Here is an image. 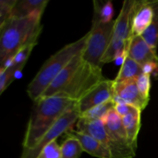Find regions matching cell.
Masks as SVG:
<instances>
[{
	"label": "cell",
	"instance_id": "6da1fadb",
	"mask_svg": "<svg viewBox=\"0 0 158 158\" xmlns=\"http://www.w3.org/2000/svg\"><path fill=\"white\" fill-rule=\"evenodd\" d=\"M77 102L56 95L41 97L34 102L25 133L23 147L32 148Z\"/></svg>",
	"mask_w": 158,
	"mask_h": 158
},
{
	"label": "cell",
	"instance_id": "7a4b0ae2",
	"mask_svg": "<svg viewBox=\"0 0 158 158\" xmlns=\"http://www.w3.org/2000/svg\"><path fill=\"white\" fill-rule=\"evenodd\" d=\"M42 14H33L24 18H11L0 27V63L1 66L25 46L37 43L41 33Z\"/></svg>",
	"mask_w": 158,
	"mask_h": 158
},
{
	"label": "cell",
	"instance_id": "3957f363",
	"mask_svg": "<svg viewBox=\"0 0 158 158\" xmlns=\"http://www.w3.org/2000/svg\"><path fill=\"white\" fill-rule=\"evenodd\" d=\"M88 38L89 32L77 41L65 46L46 60L27 87V94L32 101L39 100L69 62L83 52Z\"/></svg>",
	"mask_w": 158,
	"mask_h": 158
},
{
	"label": "cell",
	"instance_id": "277c9868",
	"mask_svg": "<svg viewBox=\"0 0 158 158\" xmlns=\"http://www.w3.org/2000/svg\"><path fill=\"white\" fill-rule=\"evenodd\" d=\"M114 26L115 20L108 23H103L98 13L94 11L92 28L89 32L87 43L82 54L84 61L102 68V59L112 40Z\"/></svg>",
	"mask_w": 158,
	"mask_h": 158
},
{
	"label": "cell",
	"instance_id": "5b68a950",
	"mask_svg": "<svg viewBox=\"0 0 158 158\" xmlns=\"http://www.w3.org/2000/svg\"><path fill=\"white\" fill-rule=\"evenodd\" d=\"M104 80L102 68L97 67L83 61V64L69 80L66 87L56 95L67 97L74 102H78Z\"/></svg>",
	"mask_w": 158,
	"mask_h": 158
},
{
	"label": "cell",
	"instance_id": "8992f818",
	"mask_svg": "<svg viewBox=\"0 0 158 158\" xmlns=\"http://www.w3.org/2000/svg\"><path fill=\"white\" fill-rule=\"evenodd\" d=\"M77 129L78 131L89 134L98 140L110 151L112 158H133L135 157L136 151L131 147L120 144L113 138L101 120H93L80 117L77 120Z\"/></svg>",
	"mask_w": 158,
	"mask_h": 158
},
{
	"label": "cell",
	"instance_id": "52a82bcc",
	"mask_svg": "<svg viewBox=\"0 0 158 158\" xmlns=\"http://www.w3.org/2000/svg\"><path fill=\"white\" fill-rule=\"evenodd\" d=\"M80 114L77 107V103L71 108H69L57 123L39 140L38 143L32 148L25 149L20 158H37L43 151V148L53 140H56L63 133L66 132L69 128L73 127L74 123L79 120Z\"/></svg>",
	"mask_w": 158,
	"mask_h": 158
},
{
	"label": "cell",
	"instance_id": "ba28073f",
	"mask_svg": "<svg viewBox=\"0 0 158 158\" xmlns=\"http://www.w3.org/2000/svg\"><path fill=\"white\" fill-rule=\"evenodd\" d=\"M114 96V80L105 79L77 102V107L80 116L98 105L112 100Z\"/></svg>",
	"mask_w": 158,
	"mask_h": 158
},
{
	"label": "cell",
	"instance_id": "9c48e42d",
	"mask_svg": "<svg viewBox=\"0 0 158 158\" xmlns=\"http://www.w3.org/2000/svg\"><path fill=\"white\" fill-rule=\"evenodd\" d=\"M136 80H130L121 83L114 81V96L113 100L115 104L127 103L143 111L149 102L140 96Z\"/></svg>",
	"mask_w": 158,
	"mask_h": 158
},
{
	"label": "cell",
	"instance_id": "30bf717a",
	"mask_svg": "<svg viewBox=\"0 0 158 158\" xmlns=\"http://www.w3.org/2000/svg\"><path fill=\"white\" fill-rule=\"evenodd\" d=\"M136 1L127 0L123 3V6L117 19L115 20L112 40L129 44L132 38V21L134 16Z\"/></svg>",
	"mask_w": 158,
	"mask_h": 158
},
{
	"label": "cell",
	"instance_id": "8fae6325",
	"mask_svg": "<svg viewBox=\"0 0 158 158\" xmlns=\"http://www.w3.org/2000/svg\"><path fill=\"white\" fill-rule=\"evenodd\" d=\"M82 54H83V52L76 56L69 62V64L54 79L53 81L49 85V87L46 89V90L45 91L44 94H43L41 97H48L55 96L66 87L69 80L72 79L74 74L77 73L80 66L83 64V61H84L83 56H82Z\"/></svg>",
	"mask_w": 158,
	"mask_h": 158
},
{
	"label": "cell",
	"instance_id": "7c38bea8",
	"mask_svg": "<svg viewBox=\"0 0 158 158\" xmlns=\"http://www.w3.org/2000/svg\"><path fill=\"white\" fill-rule=\"evenodd\" d=\"M154 9L151 1H136L132 21V37L141 35L151 24Z\"/></svg>",
	"mask_w": 158,
	"mask_h": 158
},
{
	"label": "cell",
	"instance_id": "4fadbf2b",
	"mask_svg": "<svg viewBox=\"0 0 158 158\" xmlns=\"http://www.w3.org/2000/svg\"><path fill=\"white\" fill-rule=\"evenodd\" d=\"M126 49L128 56L140 66H143L148 62H158L157 52L150 47L141 35L133 36Z\"/></svg>",
	"mask_w": 158,
	"mask_h": 158
},
{
	"label": "cell",
	"instance_id": "5bb4252c",
	"mask_svg": "<svg viewBox=\"0 0 158 158\" xmlns=\"http://www.w3.org/2000/svg\"><path fill=\"white\" fill-rule=\"evenodd\" d=\"M65 134L67 137L77 139L81 144L83 151L89 154V155L97 158H112L110 151L106 148H104L98 140L89 134L80 132L77 130H73V127L66 131Z\"/></svg>",
	"mask_w": 158,
	"mask_h": 158
},
{
	"label": "cell",
	"instance_id": "9a60e30c",
	"mask_svg": "<svg viewBox=\"0 0 158 158\" xmlns=\"http://www.w3.org/2000/svg\"><path fill=\"white\" fill-rule=\"evenodd\" d=\"M101 120L103 122L108 133L112 136L113 138L115 139L120 144L131 148L128 143L127 136L123 127L122 118L117 114L114 108L111 110Z\"/></svg>",
	"mask_w": 158,
	"mask_h": 158
},
{
	"label": "cell",
	"instance_id": "2e32d148",
	"mask_svg": "<svg viewBox=\"0 0 158 158\" xmlns=\"http://www.w3.org/2000/svg\"><path fill=\"white\" fill-rule=\"evenodd\" d=\"M48 3V0L17 1L12 10L11 18H24L33 14L43 15Z\"/></svg>",
	"mask_w": 158,
	"mask_h": 158
},
{
	"label": "cell",
	"instance_id": "e0dca14e",
	"mask_svg": "<svg viewBox=\"0 0 158 158\" xmlns=\"http://www.w3.org/2000/svg\"><path fill=\"white\" fill-rule=\"evenodd\" d=\"M141 110L136 109L122 118L123 127L126 131L129 144L134 150L137 148V136L141 127Z\"/></svg>",
	"mask_w": 158,
	"mask_h": 158
},
{
	"label": "cell",
	"instance_id": "ac0fdd59",
	"mask_svg": "<svg viewBox=\"0 0 158 158\" xmlns=\"http://www.w3.org/2000/svg\"><path fill=\"white\" fill-rule=\"evenodd\" d=\"M142 73V66L127 55L124 61L122 63L120 71L114 81L115 83H121L127 80H135Z\"/></svg>",
	"mask_w": 158,
	"mask_h": 158
},
{
	"label": "cell",
	"instance_id": "d6986e66",
	"mask_svg": "<svg viewBox=\"0 0 158 158\" xmlns=\"http://www.w3.org/2000/svg\"><path fill=\"white\" fill-rule=\"evenodd\" d=\"M154 9V17L151 24L141 35L153 50L157 52L158 45V1H151Z\"/></svg>",
	"mask_w": 158,
	"mask_h": 158
},
{
	"label": "cell",
	"instance_id": "ffe728a7",
	"mask_svg": "<svg viewBox=\"0 0 158 158\" xmlns=\"http://www.w3.org/2000/svg\"><path fill=\"white\" fill-rule=\"evenodd\" d=\"M60 148L61 158H80L83 152L80 142L71 137H67L60 146Z\"/></svg>",
	"mask_w": 158,
	"mask_h": 158
},
{
	"label": "cell",
	"instance_id": "44dd1931",
	"mask_svg": "<svg viewBox=\"0 0 158 158\" xmlns=\"http://www.w3.org/2000/svg\"><path fill=\"white\" fill-rule=\"evenodd\" d=\"M114 106H115V103L114 100H110L86 111L80 117L93 119V120H102L111 110L114 109Z\"/></svg>",
	"mask_w": 158,
	"mask_h": 158
},
{
	"label": "cell",
	"instance_id": "7402d4cb",
	"mask_svg": "<svg viewBox=\"0 0 158 158\" xmlns=\"http://www.w3.org/2000/svg\"><path fill=\"white\" fill-rule=\"evenodd\" d=\"M94 11H96L98 13L99 17L103 23H108L113 21L114 6H113V3L110 1L106 2L103 6H100V3L97 1H94Z\"/></svg>",
	"mask_w": 158,
	"mask_h": 158
},
{
	"label": "cell",
	"instance_id": "603a6c76",
	"mask_svg": "<svg viewBox=\"0 0 158 158\" xmlns=\"http://www.w3.org/2000/svg\"><path fill=\"white\" fill-rule=\"evenodd\" d=\"M18 69L15 66L2 69L0 68V94H2L15 79V73Z\"/></svg>",
	"mask_w": 158,
	"mask_h": 158
},
{
	"label": "cell",
	"instance_id": "cb8c5ba5",
	"mask_svg": "<svg viewBox=\"0 0 158 158\" xmlns=\"http://www.w3.org/2000/svg\"><path fill=\"white\" fill-rule=\"evenodd\" d=\"M137 88L140 96L146 101L150 100V90H151V76L142 73L136 80Z\"/></svg>",
	"mask_w": 158,
	"mask_h": 158
},
{
	"label": "cell",
	"instance_id": "d4e9b609",
	"mask_svg": "<svg viewBox=\"0 0 158 158\" xmlns=\"http://www.w3.org/2000/svg\"><path fill=\"white\" fill-rule=\"evenodd\" d=\"M37 43H32L28 46H25L23 49H20L18 52L15 55V56L12 58V62H13V66L17 67L18 69H22L26 65V62H27L28 59H29V56H30L31 52H32V49L34 46L36 45Z\"/></svg>",
	"mask_w": 158,
	"mask_h": 158
},
{
	"label": "cell",
	"instance_id": "484cf974",
	"mask_svg": "<svg viewBox=\"0 0 158 158\" xmlns=\"http://www.w3.org/2000/svg\"><path fill=\"white\" fill-rule=\"evenodd\" d=\"M17 0H1L0 1V27L12 17V12Z\"/></svg>",
	"mask_w": 158,
	"mask_h": 158
},
{
	"label": "cell",
	"instance_id": "4316f807",
	"mask_svg": "<svg viewBox=\"0 0 158 158\" xmlns=\"http://www.w3.org/2000/svg\"><path fill=\"white\" fill-rule=\"evenodd\" d=\"M37 158H61V148L56 140L46 145Z\"/></svg>",
	"mask_w": 158,
	"mask_h": 158
},
{
	"label": "cell",
	"instance_id": "83f0119b",
	"mask_svg": "<svg viewBox=\"0 0 158 158\" xmlns=\"http://www.w3.org/2000/svg\"><path fill=\"white\" fill-rule=\"evenodd\" d=\"M136 109H137V108L134 107L131 105L127 104V103H118V104H115V106H114L115 111L121 118L132 113Z\"/></svg>",
	"mask_w": 158,
	"mask_h": 158
},
{
	"label": "cell",
	"instance_id": "f1b7e54d",
	"mask_svg": "<svg viewBox=\"0 0 158 158\" xmlns=\"http://www.w3.org/2000/svg\"><path fill=\"white\" fill-rule=\"evenodd\" d=\"M158 69V62L151 61L148 62L142 66V71L143 73L148 74L151 76L155 70Z\"/></svg>",
	"mask_w": 158,
	"mask_h": 158
},
{
	"label": "cell",
	"instance_id": "f546056e",
	"mask_svg": "<svg viewBox=\"0 0 158 158\" xmlns=\"http://www.w3.org/2000/svg\"><path fill=\"white\" fill-rule=\"evenodd\" d=\"M157 71H158V69H157Z\"/></svg>",
	"mask_w": 158,
	"mask_h": 158
}]
</instances>
